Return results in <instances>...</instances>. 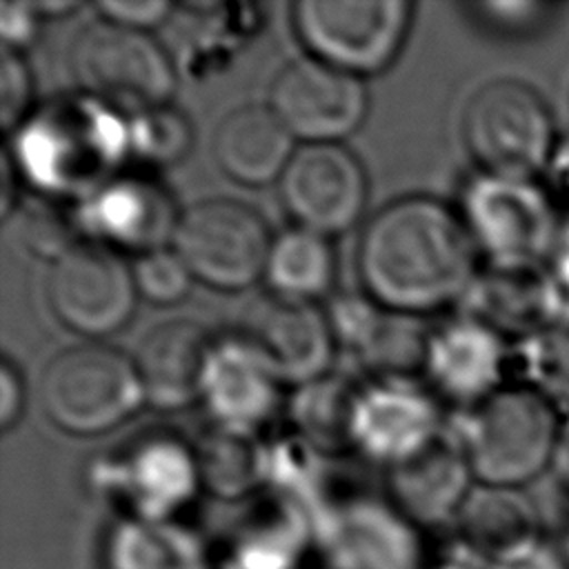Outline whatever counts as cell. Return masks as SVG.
<instances>
[{"instance_id":"obj_1","label":"cell","mask_w":569,"mask_h":569,"mask_svg":"<svg viewBox=\"0 0 569 569\" xmlns=\"http://www.w3.org/2000/svg\"><path fill=\"white\" fill-rule=\"evenodd\" d=\"M356 271L371 300L418 318L462 302L480 271V253L456 207L413 193L367 220L356 244Z\"/></svg>"},{"instance_id":"obj_2","label":"cell","mask_w":569,"mask_h":569,"mask_svg":"<svg viewBox=\"0 0 569 569\" xmlns=\"http://www.w3.org/2000/svg\"><path fill=\"white\" fill-rule=\"evenodd\" d=\"M7 149L38 198L80 204L131 156L129 118L76 89L36 104Z\"/></svg>"},{"instance_id":"obj_3","label":"cell","mask_w":569,"mask_h":569,"mask_svg":"<svg viewBox=\"0 0 569 569\" xmlns=\"http://www.w3.org/2000/svg\"><path fill=\"white\" fill-rule=\"evenodd\" d=\"M565 413L529 385H505L453 429L476 485L525 489L553 467Z\"/></svg>"},{"instance_id":"obj_4","label":"cell","mask_w":569,"mask_h":569,"mask_svg":"<svg viewBox=\"0 0 569 569\" xmlns=\"http://www.w3.org/2000/svg\"><path fill=\"white\" fill-rule=\"evenodd\" d=\"M462 144L480 173L540 180L558 144L547 98L527 80L493 78L465 102Z\"/></svg>"},{"instance_id":"obj_5","label":"cell","mask_w":569,"mask_h":569,"mask_svg":"<svg viewBox=\"0 0 569 569\" xmlns=\"http://www.w3.org/2000/svg\"><path fill=\"white\" fill-rule=\"evenodd\" d=\"M87 482L116 518L136 520H176L202 491L193 442L167 429L100 453L87 467Z\"/></svg>"},{"instance_id":"obj_6","label":"cell","mask_w":569,"mask_h":569,"mask_svg":"<svg viewBox=\"0 0 569 569\" xmlns=\"http://www.w3.org/2000/svg\"><path fill=\"white\" fill-rule=\"evenodd\" d=\"M38 396L49 422L71 436L107 433L147 405L133 358L98 340L58 351Z\"/></svg>"},{"instance_id":"obj_7","label":"cell","mask_w":569,"mask_h":569,"mask_svg":"<svg viewBox=\"0 0 569 569\" xmlns=\"http://www.w3.org/2000/svg\"><path fill=\"white\" fill-rule=\"evenodd\" d=\"M69 69L80 93L127 118L167 104L176 89V67L149 31L102 18L76 33L69 47Z\"/></svg>"},{"instance_id":"obj_8","label":"cell","mask_w":569,"mask_h":569,"mask_svg":"<svg viewBox=\"0 0 569 569\" xmlns=\"http://www.w3.org/2000/svg\"><path fill=\"white\" fill-rule=\"evenodd\" d=\"M456 209L485 262L542 264L549 260L560 213L540 180L476 171L462 182Z\"/></svg>"},{"instance_id":"obj_9","label":"cell","mask_w":569,"mask_h":569,"mask_svg":"<svg viewBox=\"0 0 569 569\" xmlns=\"http://www.w3.org/2000/svg\"><path fill=\"white\" fill-rule=\"evenodd\" d=\"M411 11L407 0H296L291 27L309 56L365 78L396 60Z\"/></svg>"},{"instance_id":"obj_10","label":"cell","mask_w":569,"mask_h":569,"mask_svg":"<svg viewBox=\"0 0 569 569\" xmlns=\"http://www.w3.org/2000/svg\"><path fill=\"white\" fill-rule=\"evenodd\" d=\"M273 236L264 218L233 198H207L180 213L171 249L191 276L218 291H242L264 278Z\"/></svg>"},{"instance_id":"obj_11","label":"cell","mask_w":569,"mask_h":569,"mask_svg":"<svg viewBox=\"0 0 569 569\" xmlns=\"http://www.w3.org/2000/svg\"><path fill=\"white\" fill-rule=\"evenodd\" d=\"M44 291L58 322L89 340L122 329L138 300L131 267L118 251L91 240L51 264Z\"/></svg>"},{"instance_id":"obj_12","label":"cell","mask_w":569,"mask_h":569,"mask_svg":"<svg viewBox=\"0 0 569 569\" xmlns=\"http://www.w3.org/2000/svg\"><path fill=\"white\" fill-rule=\"evenodd\" d=\"M278 193L296 227L331 238L360 220L369 184L362 162L342 142H311L296 147Z\"/></svg>"},{"instance_id":"obj_13","label":"cell","mask_w":569,"mask_h":569,"mask_svg":"<svg viewBox=\"0 0 569 569\" xmlns=\"http://www.w3.org/2000/svg\"><path fill=\"white\" fill-rule=\"evenodd\" d=\"M418 533L387 496L329 500L316 518V549L329 569H425Z\"/></svg>"},{"instance_id":"obj_14","label":"cell","mask_w":569,"mask_h":569,"mask_svg":"<svg viewBox=\"0 0 569 569\" xmlns=\"http://www.w3.org/2000/svg\"><path fill=\"white\" fill-rule=\"evenodd\" d=\"M269 107L302 144L340 142L365 120V80L309 53L289 60L273 78Z\"/></svg>"},{"instance_id":"obj_15","label":"cell","mask_w":569,"mask_h":569,"mask_svg":"<svg viewBox=\"0 0 569 569\" xmlns=\"http://www.w3.org/2000/svg\"><path fill=\"white\" fill-rule=\"evenodd\" d=\"M76 209L84 240L136 258L171 247L182 213L160 178L138 171H120Z\"/></svg>"},{"instance_id":"obj_16","label":"cell","mask_w":569,"mask_h":569,"mask_svg":"<svg viewBox=\"0 0 569 569\" xmlns=\"http://www.w3.org/2000/svg\"><path fill=\"white\" fill-rule=\"evenodd\" d=\"M445 429L440 398L416 378H367L358 382L351 449L362 458L389 469Z\"/></svg>"},{"instance_id":"obj_17","label":"cell","mask_w":569,"mask_h":569,"mask_svg":"<svg viewBox=\"0 0 569 569\" xmlns=\"http://www.w3.org/2000/svg\"><path fill=\"white\" fill-rule=\"evenodd\" d=\"M325 313L338 351L369 378H413L422 371L429 331L418 318L389 311L365 291L336 293Z\"/></svg>"},{"instance_id":"obj_18","label":"cell","mask_w":569,"mask_h":569,"mask_svg":"<svg viewBox=\"0 0 569 569\" xmlns=\"http://www.w3.org/2000/svg\"><path fill=\"white\" fill-rule=\"evenodd\" d=\"M238 333L258 349L284 385L293 387L329 373L338 351L322 307L276 293L249 305Z\"/></svg>"},{"instance_id":"obj_19","label":"cell","mask_w":569,"mask_h":569,"mask_svg":"<svg viewBox=\"0 0 569 569\" xmlns=\"http://www.w3.org/2000/svg\"><path fill=\"white\" fill-rule=\"evenodd\" d=\"M513 345L480 320L460 313L429 329L425 367L429 389L469 409L505 387Z\"/></svg>"},{"instance_id":"obj_20","label":"cell","mask_w":569,"mask_h":569,"mask_svg":"<svg viewBox=\"0 0 569 569\" xmlns=\"http://www.w3.org/2000/svg\"><path fill=\"white\" fill-rule=\"evenodd\" d=\"M387 500L420 531L451 527L476 478L453 429L385 469Z\"/></svg>"},{"instance_id":"obj_21","label":"cell","mask_w":569,"mask_h":569,"mask_svg":"<svg viewBox=\"0 0 569 569\" xmlns=\"http://www.w3.org/2000/svg\"><path fill=\"white\" fill-rule=\"evenodd\" d=\"M453 551L485 567H502L538 547L545 518L525 489L476 485L449 527Z\"/></svg>"},{"instance_id":"obj_22","label":"cell","mask_w":569,"mask_h":569,"mask_svg":"<svg viewBox=\"0 0 569 569\" xmlns=\"http://www.w3.org/2000/svg\"><path fill=\"white\" fill-rule=\"evenodd\" d=\"M462 313L491 327L511 345L540 333L565 316L547 262H485L462 298Z\"/></svg>"},{"instance_id":"obj_23","label":"cell","mask_w":569,"mask_h":569,"mask_svg":"<svg viewBox=\"0 0 569 569\" xmlns=\"http://www.w3.org/2000/svg\"><path fill=\"white\" fill-rule=\"evenodd\" d=\"M284 382L258 349L240 333L216 338L200 400L213 425L256 431L282 405Z\"/></svg>"},{"instance_id":"obj_24","label":"cell","mask_w":569,"mask_h":569,"mask_svg":"<svg viewBox=\"0 0 569 569\" xmlns=\"http://www.w3.org/2000/svg\"><path fill=\"white\" fill-rule=\"evenodd\" d=\"M316 549V525L298 502L264 489L227 533L216 551L218 569H300Z\"/></svg>"},{"instance_id":"obj_25","label":"cell","mask_w":569,"mask_h":569,"mask_svg":"<svg viewBox=\"0 0 569 569\" xmlns=\"http://www.w3.org/2000/svg\"><path fill=\"white\" fill-rule=\"evenodd\" d=\"M213 340L196 320L173 318L153 325L131 356L144 402L160 411H173L200 400Z\"/></svg>"},{"instance_id":"obj_26","label":"cell","mask_w":569,"mask_h":569,"mask_svg":"<svg viewBox=\"0 0 569 569\" xmlns=\"http://www.w3.org/2000/svg\"><path fill=\"white\" fill-rule=\"evenodd\" d=\"M296 138L269 104L231 109L216 127L211 151L220 171L244 187L278 182L291 160Z\"/></svg>"},{"instance_id":"obj_27","label":"cell","mask_w":569,"mask_h":569,"mask_svg":"<svg viewBox=\"0 0 569 569\" xmlns=\"http://www.w3.org/2000/svg\"><path fill=\"white\" fill-rule=\"evenodd\" d=\"M100 558L102 569H218L216 549L180 518H113Z\"/></svg>"},{"instance_id":"obj_28","label":"cell","mask_w":569,"mask_h":569,"mask_svg":"<svg viewBox=\"0 0 569 569\" xmlns=\"http://www.w3.org/2000/svg\"><path fill=\"white\" fill-rule=\"evenodd\" d=\"M200 487L224 502L251 500L269 482V445L256 431L213 425L193 442Z\"/></svg>"},{"instance_id":"obj_29","label":"cell","mask_w":569,"mask_h":569,"mask_svg":"<svg viewBox=\"0 0 569 569\" xmlns=\"http://www.w3.org/2000/svg\"><path fill=\"white\" fill-rule=\"evenodd\" d=\"M356 393L358 382L331 371L298 385L287 400L293 433L325 456L351 449Z\"/></svg>"},{"instance_id":"obj_30","label":"cell","mask_w":569,"mask_h":569,"mask_svg":"<svg viewBox=\"0 0 569 569\" xmlns=\"http://www.w3.org/2000/svg\"><path fill=\"white\" fill-rule=\"evenodd\" d=\"M336 251L327 236L291 227L273 236L264 280L269 293L318 302L336 282Z\"/></svg>"},{"instance_id":"obj_31","label":"cell","mask_w":569,"mask_h":569,"mask_svg":"<svg viewBox=\"0 0 569 569\" xmlns=\"http://www.w3.org/2000/svg\"><path fill=\"white\" fill-rule=\"evenodd\" d=\"M513 362H518L522 373L518 382L533 387L569 411V316L516 342L511 353V365Z\"/></svg>"},{"instance_id":"obj_32","label":"cell","mask_w":569,"mask_h":569,"mask_svg":"<svg viewBox=\"0 0 569 569\" xmlns=\"http://www.w3.org/2000/svg\"><path fill=\"white\" fill-rule=\"evenodd\" d=\"M193 124L171 102L129 116V151L151 167H171L189 156Z\"/></svg>"},{"instance_id":"obj_33","label":"cell","mask_w":569,"mask_h":569,"mask_svg":"<svg viewBox=\"0 0 569 569\" xmlns=\"http://www.w3.org/2000/svg\"><path fill=\"white\" fill-rule=\"evenodd\" d=\"M84 240L76 204L38 198L20 218V242L42 260H60Z\"/></svg>"},{"instance_id":"obj_34","label":"cell","mask_w":569,"mask_h":569,"mask_svg":"<svg viewBox=\"0 0 569 569\" xmlns=\"http://www.w3.org/2000/svg\"><path fill=\"white\" fill-rule=\"evenodd\" d=\"M131 273L138 298L156 307L182 302L196 282L182 258L171 247L138 256L131 264Z\"/></svg>"},{"instance_id":"obj_35","label":"cell","mask_w":569,"mask_h":569,"mask_svg":"<svg viewBox=\"0 0 569 569\" xmlns=\"http://www.w3.org/2000/svg\"><path fill=\"white\" fill-rule=\"evenodd\" d=\"M471 18L485 27L487 31L500 38H531L547 29L556 13L562 9L558 2L542 0H489V2H471Z\"/></svg>"},{"instance_id":"obj_36","label":"cell","mask_w":569,"mask_h":569,"mask_svg":"<svg viewBox=\"0 0 569 569\" xmlns=\"http://www.w3.org/2000/svg\"><path fill=\"white\" fill-rule=\"evenodd\" d=\"M33 76L22 53L2 49L0 56V124L13 133L33 111Z\"/></svg>"},{"instance_id":"obj_37","label":"cell","mask_w":569,"mask_h":569,"mask_svg":"<svg viewBox=\"0 0 569 569\" xmlns=\"http://www.w3.org/2000/svg\"><path fill=\"white\" fill-rule=\"evenodd\" d=\"M93 9L102 20L149 31L151 27L160 24L176 9V4L169 0H100L93 4Z\"/></svg>"},{"instance_id":"obj_38","label":"cell","mask_w":569,"mask_h":569,"mask_svg":"<svg viewBox=\"0 0 569 569\" xmlns=\"http://www.w3.org/2000/svg\"><path fill=\"white\" fill-rule=\"evenodd\" d=\"M40 16L31 2H2L0 4V38L2 49L22 53L38 36Z\"/></svg>"},{"instance_id":"obj_39","label":"cell","mask_w":569,"mask_h":569,"mask_svg":"<svg viewBox=\"0 0 569 569\" xmlns=\"http://www.w3.org/2000/svg\"><path fill=\"white\" fill-rule=\"evenodd\" d=\"M560 216H569V138H560L540 178Z\"/></svg>"},{"instance_id":"obj_40","label":"cell","mask_w":569,"mask_h":569,"mask_svg":"<svg viewBox=\"0 0 569 569\" xmlns=\"http://www.w3.org/2000/svg\"><path fill=\"white\" fill-rule=\"evenodd\" d=\"M0 429L7 431L20 418L24 407V382L20 369L4 356L0 360Z\"/></svg>"},{"instance_id":"obj_41","label":"cell","mask_w":569,"mask_h":569,"mask_svg":"<svg viewBox=\"0 0 569 569\" xmlns=\"http://www.w3.org/2000/svg\"><path fill=\"white\" fill-rule=\"evenodd\" d=\"M547 267H549L553 284L558 289L562 311H565V316H569V216H560L558 233H556Z\"/></svg>"},{"instance_id":"obj_42","label":"cell","mask_w":569,"mask_h":569,"mask_svg":"<svg viewBox=\"0 0 569 569\" xmlns=\"http://www.w3.org/2000/svg\"><path fill=\"white\" fill-rule=\"evenodd\" d=\"M496 569H569V556L547 536L538 547Z\"/></svg>"},{"instance_id":"obj_43","label":"cell","mask_w":569,"mask_h":569,"mask_svg":"<svg viewBox=\"0 0 569 569\" xmlns=\"http://www.w3.org/2000/svg\"><path fill=\"white\" fill-rule=\"evenodd\" d=\"M18 169L13 164V158L9 153V149L4 147L0 153V218L7 220L13 213V207L18 204L16 191H18Z\"/></svg>"},{"instance_id":"obj_44","label":"cell","mask_w":569,"mask_h":569,"mask_svg":"<svg viewBox=\"0 0 569 569\" xmlns=\"http://www.w3.org/2000/svg\"><path fill=\"white\" fill-rule=\"evenodd\" d=\"M551 476L560 491V498L569 500V411L562 418V429L556 447V458L551 467Z\"/></svg>"},{"instance_id":"obj_45","label":"cell","mask_w":569,"mask_h":569,"mask_svg":"<svg viewBox=\"0 0 569 569\" xmlns=\"http://www.w3.org/2000/svg\"><path fill=\"white\" fill-rule=\"evenodd\" d=\"M31 4L40 18H60L64 13L80 9V2H71V0H44V2H31Z\"/></svg>"},{"instance_id":"obj_46","label":"cell","mask_w":569,"mask_h":569,"mask_svg":"<svg viewBox=\"0 0 569 569\" xmlns=\"http://www.w3.org/2000/svg\"><path fill=\"white\" fill-rule=\"evenodd\" d=\"M425 569H485V567H480V565H476V562H471V560H467V558H462L460 553L453 551L447 560H442L438 565H427Z\"/></svg>"}]
</instances>
